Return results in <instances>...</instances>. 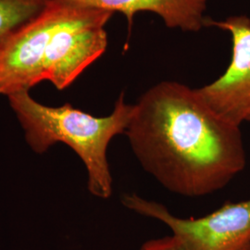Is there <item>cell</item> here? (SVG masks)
<instances>
[{
    "mask_svg": "<svg viewBox=\"0 0 250 250\" xmlns=\"http://www.w3.org/2000/svg\"><path fill=\"white\" fill-rule=\"evenodd\" d=\"M140 250H185L173 235L151 239L144 243Z\"/></svg>",
    "mask_w": 250,
    "mask_h": 250,
    "instance_id": "cell-9",
    "label": "cell"
},
{
    "mask_svg": "<svg viewBox=\"0 0 250 250\" xmlns=\"http://www.w3.org/2000/svg\"><path fill=\"white\" fill-rule=\"evenodd\" d=\"M208 26L230 34L232 58L222 76L197 91L217 113L241 125L250 117V18L234 15L223 21L209 19Z\"/></svg>",
    "mask_w": 250,
    "mask_h": 250,
    "instance_id": "cell-6",
    "label": "cell"
},
{
    "mask_svg": "<svg viewBox=\"0 0 250 250\" xmlns=\"http://www.w3.org/2000/svg\"><path fill=\"white\" fill-rule=\"evenodd\" d=\"M8 98L34 151L43 153L54 144H66L85 165L90 193L100 198L111 196L107 146L114 136L125 134L134 114V104L126 103L124 93L112 112L105 117L93 116L68 103L61 107L45 106L33 99L29 91Z\"/></svg>",
    "mask_w": 250,
    "mask_h": 250,
    "instance_id": "cell-2",
    "label": "cell"
},
{
    "mask_svg": "<svg viewBox=\"0 0 250 250\" xmlns=\"http://www.w3.org/2000/svg\"><path fill=\"white\" fill-rule=\"evenodd\" d=\"M112 16L102 9L67 5L45 49L43 81L51 82L59 90L70 86L105 53L106 25Z\"/></svg>",
    "mask_w": 250,
    "mask_h": 250,
    "instance_id": "cell-3",
    "label": "cell"
},
{
    "mask_svg": "<svg viewBox=\"0 0 250 250\" xmlns=\"http://www.w3.org/2000/svg\"><path fill=\"white\" fill-rule=\"evenodd\" d=\"M56 2L106 10L125 16L129 30L139 12H152L161 17L165 25L184 32H199L208 26L205 16L208 0H53Z\"/></svg>",
    "mask_w": 250,
    "mask_h": 250,
    "instance_id": "cell-7",
    "label": "cell"
},
{
    "mask_svg": "<svg viewBox=\"0 0 250 250\" xmlns=\"http://www.w3.org/2000/svg\"><path fill=\"white\" fill-rule=\"evenodd\" d=\"M67 5L49 0L45 9L13 36L0 54V94L29 91L43 82L45 49Z\"/></svg>",
    "mask_w": 250,
    "mask_h": 250,
    "instance_id": "cell-5",
    "label": "cell"
},
{
    "mask_svg": "<svg viewBox=\"0 0 250 250\" xmlns=\"http://www.w3.org/2000/svg\"><path fill=\"white\" fill-rule=\"evenodd\" d=\"M248 122H250V119H249V120H248Z\"/></svg>",
    "mask_w": 250,
    "mask_h": 250,
    "instance_id": "cell-10",
    "label": "cell"
},
{
    "mask_svg": "<svg viewBox=\"0 0 250 250\" xmlns=\"http://www.w3.org/2000/svg\"><path fill=\"white\" fill-rule=\"evenodd\" d=\"M49 0H0V54L10 39L45 9Z\"/></svg>",
    "mask_w": 250,
    "mask_h": 250,
    "instance_id": "cell-8",
    "label": "cell"
},
{
    "mask_svg": "<svg viewBox=\"0 0 250 250\" xmlns=\"http://www.w3.org/2000/svg\"><path fill=\"white\" fill-rule=\"evenodd\" d=\"M125 134L144 169L181 196L212 194L246 167L240 125L217 113L197 88L175 81L144 93Z\"/></svg>",
    "mask_w": 250,
    "mask_h": 250,
    "instance_id": "cell-1",
    "label": "cell"
},
{
    "mask_svg": "<svg viewBox=\"0 0 250 250\" xmlns=\"http://www.w3.org/2000/svg\"><path fill=\"white\" fill-rule=\"evenodd\" d=\"M123 204L166 224L185 250H250V198L226 202L201 218L182 219L161 203L136 194L125 195Z\"/></svg>",
    "mask_w": 250,
    "mask_h": 250,
    "instance_id": "cell-4",
    "label": "cell"
}]
</instances>
